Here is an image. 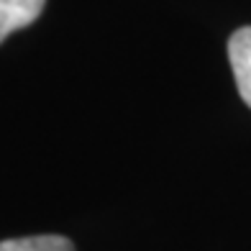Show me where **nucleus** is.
Listing matches in <instances>:
<instances>
[{"label": "nucleus", "mask_w": 251, "mask_h": 251, "mask_svg": "<svg viewBox=\"0 0 251 251\" xmlns=\"http://www.w3.org/2000/svg\"><path fill=\"white\" fill-rule=\"evenodd\" d=\"M47 0H0V44L18 28L31 26L41 16Z\"/></svg>", "instance_id": "f03ea898"}, {"label": "nucleus", "mask_w": 251, "mask_h": 251, "mask_svg": "<svg viewBox=\"0 0 251 251\" xmlns=\"http://www.w3.org/2000/svg\"><path fill=\"white\" fill-rule=\"evenodd\" d=\"M228 62L236 77V87L251 108V26H244L228 39Z\"/></svg>", "instance_id": "f257e3e1"}, {"label": "nucleus", "mask_w": 251, "mask_h": 251, "mask_svg": "<svg viewBox=\"0 0 251 251\" xmlns=\"http://www.w3.org/2000/svg\"><path fill=\"white\" fill-rule=\"evenodd\" d=\"M0 251H75V246L64 236H26L0 241Z\"/></svg>", "instance_id": "7ed1b4c3"}]
</instances>
